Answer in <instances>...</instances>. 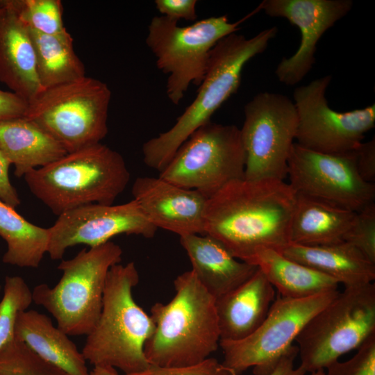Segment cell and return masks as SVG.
Wrapping results in <instances>:
<instances>
[{"label": "cell", "instance_id": "obj_1", "mask_svg": "<svg viewBox=\"0 0 375 375\" xmlns=\"http://www.w3.org/2000/svg\"><path fill=\"white\" fill-rule=\"evenodd\" d=\"M295 201L296 192L284 180L232 181L207 199L204 235L248 262L261 248L279 251L290 242Z\"/></svg>", "mask_w": 375, "mask_h": 375}, {"label": "cell", "instance_id": "obj_2", "mask_svg": "<svg viewBox=\"0 0 375 375\" xmlns=\"http://www.w3.org/2000/svg\"><path fill=\"white\" fill-rule=\"evenodd\" d=\"M174 285L172 300L151 308L154 330L144 349L150 365H194L209 358L219 346L215 298L192 269L178 275Z\"/></svg>", "mask_w": 375, "mask_h": 375}, {"label": "cell", "instance_id": "obj_3", "mask_svg": "<svg viewBox=\"0 0 375 375\" xmlns=\"http://www.w3.org/2000/svg\"><path fill=\"white\" fill-rule=\"evenodd\" d=\"M277 33L276 26L261 31L251 38L234 33L215 44L195 99L170 129L143 144V161L147 167L159 172L165 168L181 145L210 122L215 111L237 92L246 63L264 52Z\"/></svg>", "mask_w": 375, "mask_h": 375}, {"label": "cell", "instance_id": "obj_4", "mask_svg": "<svg viewBox=\"0 0 375 375\" xmlns=\"http://www.w3.org/2000/svg\"><path fill=\"white\" fill-rule=\"evenodd\" d=\"M138 282L139 274L133 262L110 267L99 317L86 335L81 351L94 367L117 368L130 374L150 365L144 349L153 332L154 324L133 298V289Z\"/></svg>", "mask_w": 375, "mask_h": 375}, {"label": "cell", "instance_id": "obj_5", "mask_svg": "<svg viewBox=\"0 0 375 375\" xmlns=\"http://www.w3.org/2000/svg\"><path fill=\"white\" fill-rule=\"evenodd\" d=\"M24 178L31 193L59 216L88 204H113L130 173L122 156L100 142L67 153Z\"/></svg>", "mask_w": 375, "mask_h": 375}, {"label": "cell", "instance_id": "obj_6", "mask_svg": "<svg viewBox=\"0 0 375 375\" xmlns=\"http://www.w3.org/2000/svg\"><path fill=\"white\" fill-rule=\"evenodd\" d=\"M122 249L109 241L83 249L74 258L62 260V274L53 286H35L33 301L55 318L57 327L68 335H88L101 313L108 273L122 260Z\"/></svg>", "mask_w": 375, "mask_h": 375}, {"label": "cell", "instance_id": "obj_7", "mask_svg": "<svg viewBox=\"0 0 375 375\" xmlns=\"http://www.w3.org/2000/svg\"><path fill=\"white\" fill-rule=\"evenodd\" d=\"M110 99L106 83L85 76L42 90L28 102L24 117L71 153L100 143L106 137Z\"/></svg>", "mask_w": 375, "mask_h": 375}, {"label": "cell", "instance_id": "obj_8", "mask_svg": "<svg viewBox=\"0 0 375 375\" xmlns=\"http://www.w3.org/2000/svg\"><path fill=\"white\" fill-rule=\"evenodd\" d=\"M258 8L235 22L228 15L211 17L187 26L165 16L153 17L148 26L146 44L156 58V65L168 74L166 93L174 105L190 84L199 86L204 78L212 49L222 38L236 33L239 26Z\"/></svg>", "mask_w": 375, "mask_h": 375}, {"label": "cell", "instance_id": "obj_9", "mask_svg": "<svg viewBox=\"0 0 375 375\" xmlns=\"http://www.w3.org/2000/svg\"><path fill=\"white\" fill-rule=\"evenodd\" d=\"M375 334V284L346 287L306 324L295 342L307 373L325 370Z\"/></svg>", "mask_w": 375, "mask_h": 375}, {"label": "cell", "instance_id": "obj_10", "mask_svg": "<svg viewBox=\"0 0 375 375\" xmlns=\"http://www.w3.org/2000/svg\"><path fill=\"white\" fill-rule=\"evenodd\" d=\"M245 162L240 129L210 121L181 145L158 176L208 199L231 181L244 178Z\"/></svg>", "mask_w": 375, "mask_h": 375}, {"label": "cell", "instance_id": "obj_11", "mask_svg": "<svg viewBox=\"0 0 375 375\" xmlns=\"http://www.w3.org/2000/svg\"><path fill=\"white\" fill-rule=\"evenodd\" d=\"M338 293V290H331L302 299L279 295L251 334L237 341L220 340L222 363L234 375L249 368L253 369L254 375H269L308 322Z\"/></svg>", "mask_w": 375, "mask_h": 375}, {"label": "cell", "instance_id": "obj_12", "mask_svg": "<svg viewBox=\"0 0 375 375\" xmlns=\"http://www.w3.org/2000/svg\"><path fill=\"white\" fill-rule=\"evenodd\" d=\"M244 178L284 180L298 124L293 101L282 94L260 92L244 106Z\"/></svg>", "mask_w": 375, "mask_h": 375}, {"label": "cell", "instance_id": "obj_13", "mask_svg": "<svg viewBox=\"0 0 375 375\" xmlns=\"http://www.w3.org/2000/svg\"><path fill=\"white\" fill-rule=\"evenodd\" d=\"M331 79L326 75L294 89L295 142L313 151L341 154L355 150L374 127L375 104L347 112L333 110L326 98Z\"/></svg>", "mask_w": 375, "mask_h": 375}, {"label": "cell", "instance_id": "obj_14", "mask_svg": "<svg viewBox=\"0 0 375 375\" xmlns=\"http://www.w3.org/2000/svg\"><path fill=\"white\" fill-rule=\"evenodd\" d=\"M287 176L296 193L356 212L374 203L375 185L360 176L354 150L326 154L294 142L288 160Z\"/></svg>", "mask_w": 375, "mask_h": 375}, {"label": "cell", "instance_id": "obj_15", "mask_svg": "<svg viewBox=\"0 0 375 375\" xmlns=\"http://www.w3.org/2000/svg\"><path fill=\"white\" fill-rule=\"evenodd\" d=\"M47 253L52 260L62 258L66 250L77 244L96 247L120 234L154 237L158 228L133 199L119 205L91 203L60 215L48 228Z\"/></svg>", "mask_w": 375, "mask_h": 375}, {"label": "cell", "instance_id": "obj_16", "mask_svg": "<svg viewBox=\"0 0 375 375\" xmlns=\"http://www.w3.org/2000/svg\"><path fill=\"white\" fill-rule=\"evenodd\" d=\"M351 0H265L258 7L272 17L286 19L301 33L296 52L283 58L275 74L278 80L289 86L301 82L315 63L317 44L330 28L351 10Z\"/></svg>", "mask_w": 375, "mask_h": 375}, {"label": "cell", "instance_id": "obj_17", "mask_svg": "<svg viewBox=\"0 0 375 375\" xmlns=\"http://www.w3.org/2000/svg\"><path fill=\"white\" fill-rule=\"evenodd\" d=\"M131 193L148 220L179 237L204 235L203 212L207 198L201 192L169 183L161 178L140 176Z\"/></svg>", "mask_w": 375, "mask_h": 375}, {"label": "cell", "instance_id": "obj_18", "mask_svg": "<svg viewBox=\"0 0 375 375\" xmlns=\"http://www.w3.org/2000/svg\"><path fill=\"white\" fill-rule=\"evenodd\" d=\"M0 12V82L28 102L42 90L35 50L28 28L1 0Z\"/></svg>", "mask_w": 375, "mask_h": 375}, {"label": "cell", "instance_id": "obj_19", "mask_svg": "<svg viewBox=\"0 0 375 375\" xmlns=\"http://www.w3.org/2000/svg\"><path fill=\"white\" fill-rule=\"evenodd\" d=\"M192 270L215 299L228 293L251 278L258 267L233 256L224 245L207 235L180 237Z\"/></svg>", "mask_w": 375, "mask_h": 375}, {"label": "cell", "instance_id": "obj_20", "mask_svg": "<svg viewBox=\"0 0 375 375\" xmlns=\"http://www.w3.org/2000/svg\"><path fill=\"white\" fill-rule=\"evenodd\" d=\"M275 289L258 269L247 281L215 299L220 340L237 341L251 334L265 319Z\"/></svg>", "mask_w": 375, "mask_h": 375}, {"label": "cell", "instance_id": "obj_21", "mask_svg": "<svg viewBox=\"0 0 375 375\" xmlns=\"http://www.w3.org/2000/svg\"><path fill=\"white\" fill-rule=\"evenodd\" d=\"M14 339L69 375H90L82 352L68 335L54 326L51 318L43 313L35 310L19 312L15 324Z\"/></svg>", "mask_w": 375, "mask_h": 375}, {"label": "cell", "instance_id": "obj_22", "mask_svg": "<svg viewBox=\"0 0 375 375\" xmlns=\"http://www.w3.org/2000/svg\"><path fill=\"white\" fill-rule=\"evenodd\" d=\"M278 251L335 279L344 288L371 283L375 279V264L344 241L317 246L290 242Z\"/></svg>", "mask_w": 375, "mask_h": 375}, {"label": "cell", "instance_id": "obj_23", "mask_svg": "<svg viewBox=\"0 0 375 375\" xmlns=\"http://www.w3.org/2000/svg\"><path fill=\"white\" fill-rule=\"evenodd\" d=\"M0 150L15 166L19 178L67 153L52 136L24 116L0 122Z\"/></svg>", "mask_w": 375, "mask_h": 375}, {"label": "cell", "instance_id": "obj_24", "mask_svg": "<svg viewBox=\"0 0 375 375\" xmlns=\"http://www.w3.org/2000/svg\"><path fill=\"white\" fill-rule=\"evenodd\" d=\"M356 212L296 193L290 226V242L306 246L343 242Z\"/></svg>", "mask_w": 375, "mask_h": 375}, {"label": "cell", "instance_id": "obj_25", "mask_svg": "<svg viewBox=\"0 0 375 375\" xmlns=\"http://www.w3.org/2000/svg\"><path fill=\"white\" fill-rule=\"evenodd\" d=\"M248 263L258 267L279 295L290 299L310 297L338 290L339 283L272 248L258 249Z\"/></svg>", "mask_w": 375, "mask_h": 375}, {"label": "cell", "instance_id": "obj_26", "mask_svg": "<svg viewBox=\"0 0 375 375\" xmlns=\"http://www.w3.org/2000/svg\"><path fill=\"white\" fill-rule=\"evenodd\" d=\"M0 236L7 244L4 263L37 268L47 253L49 229L29 222L1 198Z\"/></svg>", "mask_w": 375, "mask_h": 375}, {"label": "cell", "instance_id": "obj_27", "mask_svg": "<svg viewBox=\"0 0 375 375\" xmlns=\"http://www.w3.org/2000/svg\"><path fill=\"white\" fill-rule=\"evenodd\" d=\"M33 44L36 69L42 90L85 76L83 62L67 35H49L28 28Z\"/></svg>", "mask_w": 375, "mask_h": 375}, {"label": "cell", "instance_id": "obj_28", "mask_svg": "<svg viewBox=\"0 0 375 375\" xmlns=\"http://www.w3.org/2000/svg\"><path fill=\"white\" fill-rule=\"evenodd\" d=\"M29 29L49 35H67L60 0H5Z\"/></svg>", "mask_w": 375, "mask_h": 375}, {"label": "cell", "instance_id": "obj_29", "mask_svg": "<svg viewBox=\"0 0 375 375\" xmlns=\"http://www.w3.org/2000/svg\"><path fill=\"white\" fill-rule=\"evenodd\" d=\"M0 375H69L13 339L0 349Z\"/></svg>", "mask_w": 375, "mask_h": 375}, {"label": "cell", "instance_id": "obj_30", "mask_svg": "<svg viewBox=\"0 0 375 375\" xmlns=\"http://www.w3.org/2000/svg\"><path fill=\"white\" fill-rule=\"evenodd\" d=\"M33 301V292L21 276L6 277L0 302V349L14 339L17 315L26 310Z\"/></svg>", "mask_w": 375, "mask_h": 375}, {"label": "cell", "instance_id": "obj_31", "mask_svg": "<svg viewBox=\"0 0 375 375\" xmlns=\"http://www.w3.org/2000/svg\"><path fill=\"white\" fill-rule=\"evenodd\" d=\"M343 241L358 250L375 264V204L357 212Z\"/></svg>", "mask_w": 375, "mask_h": 375}, {"label": "cell", "instance_id": "obj_32", "mask_svg": "<svg viewBox=\"0 0 375 375\" xmlns=\"http://www.w3.org/2000/svg\"><path fill=\"white\" fill-rule=\"evenodd\" d=\"M326 369L325 375H375V334L369 337L349 359L338 360Z\"/></svg>", "mask_w": 375, "mask_h": 375}, {"label": "cell", "instance_id": "obj_33", "mask_svg": "<svg viewBox=\"0 0 375 375\" xmlns=\"http://www.w3.org/2000/svg\"><path fill=\"white\" fill-rule=\"evenodd\" d=\"M124 375H234L215 358L187 366L161 367L150 365L144 370Z\"/></svg>", "mask_w": 375, "mask_h": 375}, {"label": "cell", "instance_id": "obj_34", "mask_svg": "<svg viewBox=\"0 0 375 375\" xmlns=\"http://www.w3.org/2000/svg\"><path fill=\"white\" fill-rule=\"evenodd\" d=\"M154 3L161 15L174 20L194 22L197 18L196 0H156Z\"/></svg>", "mask_w": 375, "mask_h": 375}, {"label": "cell", "instance_id": "obj_35", "mask_svg": "<svg viewBox=\"0 0 375 375\" xmlns=\"http://www.w3.org/2000/svg\"><path fill=\"white\" fill-rule=\"evenodd\" d=\"M356 166L360 176L366 182L375 181V138L362 142L354 150Z\"/></svg>", "mask_w": 375, "mask_h": 375}, {"label": "cell", "instance_id": "obj_36", "mask_svg": "<svg viewBox=\"0 0 375 375\" xmlns=\"http://www.w3.org/2000/svg\"><path fill=\"white\" fill-rule=\"evenodd\" d=\"M28 101L12 92L0 90V122L24 116Z\"/></svg>", "mask_w": 375, "mask_h": 375}, {"label": "cell", "instance_id": "obj_37", "mask_svg": "<svg viewBox=\"0 0 375 375\" xmlns=\"http://www.w3.org/2000/svg\"><path fill=\"white\" fill-rule=\"evenodd\" d=\"M10 165V162L0 150V198L6 204L15 208L21 203V201L9 178Z\"/></svg>", "mask_w": 375, "mask_h": 375}, {"label": "cell", "instance_id": "obj_38", "mask_svg": "<svg viewBox=\"0 0 375 375\" xmlns=\"http://www.w3.org/2000/svg\"><path fill=\"white\" fill-rule=\"evenodd\" d=\"M298 356L297 345H293L281 358L274 371L269 375H306L307 372L300 365H295Z\"/></svg>", "mask_w": 375, "mask_h": 375}, {"label": "cell", "instance_id": "obj_39", "mask_svg": "<svg viewBox=\"0 0 375 375\" xmlns=\"http://www.w3.org/2000/svg\"><path fill=\"white\" fill-rule=\"evenodd\" d=\"M90 375H119L116 369L109 367H94Z\"/></svg>", "mask_w": 375, "mask_h": 375}, {"label": "cell", "instance_id": "obj_40", "mask_svg": "<svg viewBox=\"0 0 375 375\" xmlns=\"http://www.w3.org/2000/svg\"><path fill=\"white\" fill-rule=\"evenodd\" d=\"M310 375H325V370L320 369L310 373Z\"/></svg>", "mask_w": 375, "mask_h": 375}, {"label": "cell", "instance_id": "obj_41", "mask_svg": "<svg viewBox=\"0 0 375 375\" xmlns=\"http://www.w3.org/2000/svg\"><path fill=\"white\" fill-rule=\"evenodd\" d=\"M2 10H3V5L1 3V0H0V12H1Z\"/></svg>", "mask_w": 375, "mask_h": 375}, {"label": "cell", "instance_id": "obj_42", "mask_svg": "<svg viewBox=\"0 0 375 375\" xmlns=\"http://www.w3.org/2000/svg\"><path fill=\"white\" fill-rule=\"evenodd\" d=\"M0 290H1V286H0Z\"/></svg>", "mask_w": 375, "mask_h": 375}]
</instances>
